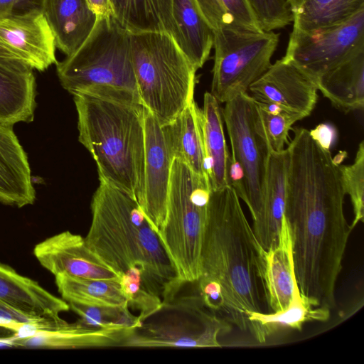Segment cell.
Masks as SVG:
<instances>
[{
	"mask_svg": "<svg viewBox=\"0 0 364 364\" xmlns=\"http://www.w3.org/2000/svg\"><path fill=\"white\" fill-rule=\"evenodd\" d=\"M222 117L230 138L232 156L243 170L245 203L254 225L262 210L267 165L271 151L257 104L247 92L238 94L225 102Z\"/></svg>",
	"mask_w": 364,
	"mask_h": 364,
	"instance_id": "obj_10",
	"label": "cell"
},
{
	"mask_svg": "<svg viewBox=\"0 0 364 364\" xmlns=\"http://www.w3.org/2000/svg\"><path fill=\"white\" fill-rule=\"evenodd\" d=\"M173 159L164 126L145 109L144 188L139 205L159 233L166 218Z\"/></svg>",
	"mask_w": 364,
	"mask_h": 364,
	"instance_id": "obj_13",
	"label": "cell"
},
{
	"mask_svg": "<svg viewBox=\"0 0 364 364\" xmlns=\"http://www.w3.org/2000/svg\"><path fill=\"white\" fill-rule=\"evenodd\" d=\"M211 188L208 178L174 159L160 237L183 284L200 276V251Z\"/></svg>",
	"mask_w": 364,
	"mask_h": 364,
	"instance_id": "obj_7",
	"label": "cell"
},
{
	"mask_svg": "<svg viewBox=\"0 0 364 364\" xmlns=\"http://www.w3.org/2000/svg\"><path fill=\"white\" fill-rule=\"evenodd\" d=\"M2 58V55H1V54L0 53V58Z\"/></svg>",
	"mask_w": 364,
	"mask_h": 364,
	"instance_id": "obj_43",
	"label": "cell"
},
{
	"mask_svg": "<svg viewBox=\"0 0 364 364\" xmlns=\"http://www.w3.org/2000/svg\"><path fill=\"white\" fill-rule=\"evenodd\" d=\"M318 90L336 108L350 112L364 107V49L321 76Z\"/></svg>",
	"mask_w": 364,
	"mask_h": 364,
	"instance_id": "obj_25",
	"label": "cell"
},
{
	"mask_svg": "<svg viewBox=\"0 0 364 364\" xmlns=\"http://www.w3.org/2000/svg\"><path fill=\"white\" fill-rule=\"evenodd\" d=\"M248 90L259 102H272L301 119L312 112L317 102L316 83L289 60H277Z\"/></svg>",
	"mask_w": 364,
	"mask_h": 364,
	"instance_id": "obj_14",
	"label": "cell"
},
{
	"mask_svg": "<svg viewBox=\"0 0 364 364\" xmlns=\"http://www.w3.org/2000/svg\"><path fill=\"white\" fill-rule=\"evenodd\" d=\"M80 142L96 162L100 181L141 203L145 157V108L75 95Z\"/></svg>",
	"mask_w": 364,
	"mask_h": 364,
	"instance_id": "obj_4",
	"label": "cell"
},
{
	"mask_svg": "<svg viewBox=\"0 0 364 364\" xmlns=\"http://www.w3.org/2000/svg\"><path fill=\"white\" fill-rule=\"evenodd\" d=\"M288 150L271 151L268 157L263 205L259 220L252 225L255 235L265 250L275 247L279 242L286 199V176Z\"/></svg>",
	"mask_w": 364,
	"mask_h": 364,
	"instance_id": "obj_19",
	"label": "cell"
},
{
	"mask_svg": "<svg viewBox=\"0 0 364 364\" xmlns=\"http://www.w3.org/2000/svg\"><path fill=\"white\" fill-rule=\"evenodd\" d=\"M18 0H0V18L13 14Z\"/></svg>",
	"mask_w": 364,
	"mask_h": 364,
	"instance_id": "obj_40",
	"label": "cell"
},
{
	"mask_svg": "<svg viewBox=\"0 0 364 364\" xmlns=\"http://www.w3.org/2000/svg\"><path fill=\"white\" fill-rule=\"evenodd\" d=\"M311 138L324 150L330 151L337 136L336 129L329 123H321L309 131Z\"/></svg>",
	"mask_w": 364,
	"mask_h": 364,
	"instance_id": "obj_37",
	"label": "cell"
},
{
	"mask_svg": "<svg viewBox=\"0 0 364 364\" xmlns=\"http://www.w3.org/2000/svg\"><path fill=\"white\" fill-rule=\"evenodd\" d=\"M35 199L27 154L12 125L0 122V203L22 208Z\"/></svg>",
	"mask_w": 364,
	"mask_h": 364,
	"instance_id": "obj_17",
	"label": "cell"
},
{
	"mask_svg": "<svg viewBox=\"0 0 364 364\" xmlns=\"http://www.w3.org/2000/svg\"><path fill=\"white\" fill-rule=\"evenodd\" d=\"M36 95L33 69L16 60L0 58V122L13 125L32 122Z\"/></svg>",
	"mask_w": 364,
	"mask_h": 364,
	"instance_id": "obj_21",
	"label": "cell"
},
{
	"mask_svg": "<svg viewBox=\"0 0 364 364\" xmlns=\"http://www.w3.org/2000/svg\"><path fill=\"white\" fill-rule=\"evenodd\" d=\"M0 301L24 315L37 318L58 319L61 312L70 309L65 300L1 262Z\"/></svg>",
	"mask_w": 364,
	"mask_h": 364,
	"instance_id": "obj_18",
	"label": "cell"
},
{
	"mask_svg": "<svg viewBox=\"0 0 364 364\" xmlns=\"http://www.w3.org/2000/svg\"><path fill=\"white\" fill-rule=\"evenodd\" d=\"M198 282L199 294L205 306L213 312L223 311L225 298L220 283L215 278L200 275Z\"/></svg>",
	"mask_w": 364,
	"mask_h": 364,
	"instance_id": "obj_36",
	"label": "cell"
},
{
	"mask_svg": "<svg viewBox=\"0 0 364 364\" xmlns=\"http://www.w3.org/2000/svg\"><path fill=\"white\" fill-rule=\"evenodd\" d=\"M41 11L66 56L74 53L92 31L98 16L87 0H43Z\"/></svg>",
	"mask_w": 364,
	"mask_h": 364,
	"instance_id": "obj_20",
	"label": "cell"
},
{
	"mask_svg": "<svg viewBox=\"0 0 364 364\" xmlns=\"http://www.w3.org/2000/svg\"><path fill=\"white\" fill-rule=\"evenodd\" d=\"M55 278L58 292L68 303L128 307L119 280L82 278L65 274H57Z\"/></svg>",
	"mask_w": 364,
	"mask_h": 364,
	"instance_id": "obj_30",
	"label": "cell"
},
{
	"mask_svg": "<svg viewBox=\"0 0 364 364\" xmlns=\"http://www.w3.org/2000/svg\"><path fill=\"white\" fill-rule=\"evenodd\" d=\"M279 42L272 31L255 32L235 27L214 31V65L210 93L219 103L247 92L269 68Z\"/></svg>",
	"mask_w": 364,
	"mask_h": 364,
	"instance_id": "obj_9",
	"label": "cell"
},
{
	"mask_svg": "<svg viewBox=\"0 0 364 364\" xmlns=\"http://www.w3.org/2000/svg\"><path fill=\"white\" fill-rule=\"evenodd\" d=\"M293 28L305 32L341 23L364 9V0H287Z\"/></svg>",
	"mask_w": 364,
	"mask_h": 364,
	"instance_id": "obj_29",
	"label": "cell"
},
{
	"mask_svg": "<svg viewBox=\"0 0 364 364\" xmlns=\"http://www.w3.org/2000/svg\"><path fill=\"white\" fill-rule=\"evenodd\" d=\"M92 220L85 239L119 277L135 269L148 289L166 302L185 284L157 230L129 193L100 181L91 202Z\"/></svg>",
	"mask_w": 364,
	"mask_h": 364,
	"instance_id": "obj_2",
	"label": "cell"
},
{
	"mask_svg": "<svg viewBox=\"0 0 364 364\" xmlns=\"http://www.w3.org/2000/svg\"><path fill=\"white\" fill-rule=\"evenodd\" d=\"M56 70L61 85L73 95L141 105L131 33L112 14L99 16L86 41L74 53L57 62Z\"/></svg>",
	"mask_w": 364,
	"mask_h": 364,
	"instance_id": "obj_5",
	"label": "cell"
},
{
	"mask_svg": "<svg viewBox=\"0 0 364 364\" xmlns=\"http://www.w3.org/2000/svg\"><path fill=\"white\" fill-rule=\"evenodd\" d=\"M173 0H109L112 14L130 33L159 32L173 38Z\"/></svg>",
	"mask_w": 364,
	"mask_h": 364,
	"instance_id": "obj_28",
	"label": "cell"
},
{
	"mask_svg": "<svg viewBox=\"0 0 364 364\" xmlns=\"http://www.w3.org/2000/svg\"><path fill=\"white\" fill-rule=\"evenodd\" d=\"M259 277L269 311L273 313L287 308L297 282L291 235L284 217L277 245L262 251Z\"/></svg>",
	"mask_w": 364,
	"mask_h": 364,
	"instance_id": "obj_16",
	"label": "cell"
},
{
	"mask_svg": "<svg viewBox=\"0 0 364 364\" xmlns=\"http://www.w3.org/2000/svg\"><path fill=\"white\" fill-rule=\"evenodd\" d=\"M131 48L141 105L170 124L194 101L197 70L167 33H131Z\"/></svg>",
	"mask_w": 364,
	"mask_h": 364,
	"instance_id": "obj_6",
	"label": "cell"
},
{
	"mask_svg": "<svg viewBox=\"0 0 364 364\" xmlns=\"http://www.w3.org/2000/svg\"><path fill=\"white\" fill-rule=\"evenodd\" d=\"M90 9L99 16L112 14L109 0H87Z\"/></svg>",
	"mask_w": 364,
	"mask_h": 364,
	"instance_id": "obj_39",
	"label": "cell"
},
{
	"mask_svg": "<svg viewBox=\"0 0 364 364\" xmlns=\"http://www.w3.org/2000/svg\"><path fill=\"white\" fill-rule=\"evenodd\" d=\"M246 315L251 323L250 333L259 343L280 331H301L309 321H325L330 317V309L318 307L299 290L298 284L293 291L291 303L285 309L273 313L247 311Z\"/></svg>",
	"mask_w": 364,
	"mask_h": 364,
	"instance_id": "obj_26",
	"label": "cell"
},
{
	"mask_svg": "<svg viewBox=\"0 0 364 364\" xmlns=\"http://www.w3.org/2000/svg\"><path fill=\"white\" fill-rule=\"evenodd\" d=\"M164 129L174 159L183 162L196 174L209 180L202 109L193 101L173 122L164 125Z\"/></svg>",
	"mask_w": 364,
	"mask_h": 364,
	"instance_id": "obj_23",
	"label": "cell"
},
{
	"mask_svg": "<svg viewBox=\"0 0 364 364\" xmlns=\"http://www.w3.org/2000/svg\"><path fill=\"white\" fill-rule=\"evenodd\" d=\"M202 120L208 175L211 191H216L230 186L228 172L231 155L225 141L222 109L208 92L203 97Z\"/></svg>",
	"mask_w": 364,
	"mask_h": 364,
	"instance_id": "obj_27",
	"label": "cell"
},
{
	"mask_svg": "<svg viewBox=\"0 0 364 364\" xmlns=\"http://www.w3.org/2000/svg\"><path fill=\"white\" fill-rule=\"evenodd\" d=\"M14 334V331H11L9 329L5 328L0 326V337L1 336H12Z\"/></svg>",
	"mask_w": 364,
	"mask_h": 364,
	"instance_id": "obj_42",
	"label": "cell"
},
{
	"mask_svg": "<svg viewBox=\"0 0 364 364\" xmlns=\"http://www.w3.org/2000/svg\"><path fill=\"white\" fill-rule=\"evenodd\" d=\"M43 1V0H18L13 14H23L33 10L41 11Z\"/></svg>",
	"mask_w": 364,
	"mask_h": 364,
	"instance_id": "obj_38",
	"label": "cell"
},
{
	"mask_svg": "<svg viewBox=\"0 0 364 364\" xmlns=\"http://www.w3.org/2000/svg\"><path fill=\"white\" fill-rule=\"evenodd\" d=\"M19 348V340L14 336H1L0 348Z\"/></svg>",
	"mask_w": 364,
	"mask_h": 364,
	"instance_id": "obj_41",
	"label": "cell"
},
{
	"mask_svg": "<svg viewBox=\"0 0 364 364\" xmlns=\"http://www.w3.org/2000/svg\"><path fill=\"white\" fill-rule=\"evenodd\" d=\"M68 304L70 309L80 316L77 321L89 327L134 329L141 324L138 316L132 314L127 306H87L75 303Z\"/></svg>",
	"mask_w": 364,
	"mask_h": 364,
	"instance_id": "obj_31",
	"label": "cell"
},
{
	"mask_svg": "<svg viewBox=\"0 0 364 364\" xmlns=\"http://www.w3.org/2000/svg\"><path fill=\"white\" fill-rule=\"evenodd\" d=\"M230 330L225 320L207 309L200 296H174L141 321L120 347L215 348Z\"/></svg>",
	"mask_w": 364,
	"mask_h": 364,
	"instance_id": "obj_8",
	"label": "cell"
},
{
	"mask_svg": "<svg viewBox=\"0 0 364 364\" xmlns=\"http://www.w3.org/2000/svg\"><path fill=\"white\" fill-rule=\"evenodd\" d=\"M258 110L264 134L271 151L275 152L284 151L286 144H289L288 136L292 125L302 119L299 116L286 112H282L278 114H271L259 107Z\"/></svg>",
	"mask_w": 364,
	"mask_h": 364,
	"instance_id": "obj_34",
	"label": "cell"
},
{
	"mask_svg": "<svg viewBox=\"0 0 364 364\" xmlns=\"http://www.w3.org/2000/svg\"><path fill=\"white\" fill-rule=\"evenodd\" d=\"M176 25L173 40L198 70L209 58L214 31L200 11L195 0H173Z\"/></svg>",
	"mask_w": 364,
	"mask_h": 364,
	"instance_id": "obj_24",
	"label": "cell"
},
{
	"mask_svg": "<svg viewBox=\"0 0 364 364\" xmlns=\"http://www.w3.org/2000/svg\"><path fill=\"white\" fill-rule=\"evenodd\" d=\"M264 248L234 188L211 191L200 251V275L221 284L224 312L240 330L251 331L246 312L262 311L259 269Z\"/></svg>",
	"mask_w": 364,
	"mask_h": 364,
	"instance_id": "obj_3",
	"label": "cell"
},
{
	"mask_svg": "<svg viewBox=\"0 0 364 364\" xmlns=\"http://www.w3.org/2000/svg\"><path fill=\"white\" fill-rule=\"evenodd\" d=\"M262 31L282 28L293 21L287 0H247Z\"/></svg>",
	"mask_w": 364,
	"mask_h": 364,
	"instance_id": "obj_33",
	"label": "cell"
},
{
	"mask_svg": "<svg viewBox=\"0 0 364 364\" xmlns=\"http://www.w3.org/2000/svg\"><path fill=\"white\" fill-rule=\"evenodd\" d=\"M364 49V9L341 23L305 32L293 28L283 57L316 83L358 51Z\"/></svg>",
	"mask_w": 364,
	"mask_h": 364,
	"instance_id": "obj_11",
	"label": "cell"
},
{
	"mask_svg": "<svg viewBox=\"0 0 364 364\" xmlns=\"http://www.w3.org/2000/svg\"><path fill=\"white\" fill-rule=\"evenodd\" d=\"M33 253L39 263L54 276L120 281L119 275L87 245L85 237L67 230L37 244Z\"/></svg>",
	"mask_w": 364,
	"mask_h": 364,
	"instance_id": "obj_15",
	"label": "cell"
},
{
	"mask_svg": "<svg viewBox=\"0 0 364 364\" xmlns=\"http://www.w3.org/2000/svg\"><path fill=\"white\" fill-rule=\"evenodd\" d=\"M53 32L41 10L0 18V53L39 71L56 63Z\"/></svg>",
	"mask_w": 364,
	"mask_h": 364,
	"instance_id": "obj_12",
	"label": "cell"
},
{
	"mask_svg": "<svg viewBox=\"0 0 364 364\" xmlns=\"http://www.w3.org/2000/svg\"><path fill=\"white\" fill-rule=\"evenodd\" d=\"M346 194L350 196L353 210L351 230L364 218V141L359 145L354 162L350 165H339Z\"/></svg>",
	"mask_w": 364,
	"mask_h": 364,
	"instance_id": "obj_32",
	"label": "cell"
},
{
	"mask_svg": "<svg viewBox=\"0 0 364 364\" xmlns=\"http://www.w3.org/2000/svg\"><path fill=\"white\" fill-rule=\"evenodd\" d=\"M133 329L96 328L77 321H65L53 328L41 330L33 336L19 340V347L41 349H76L120 347Z\"/></svg>",
	"mask_w": 364,
	"mask_h": 364,
	"instance_id": "obj_22",
	"label": "cell"
},
{
	"mask_svg": "<svg viewBox=\"0 0 364 364\" xmlns=\"http://www.w3.org/2000/svg\"><path fill=\"white\" fill-rule=\"evenodd\" d=\"M289 143L284 217L291 240L300 292L316 306L331 309L349 235L339 165L305 128Z\"/></svg>",
	"mask_w": 364,
	"mask_h": 364,
	"instance_id": "obj_1",
	"label": "cell"
},
{
	"mask_svg": "<svg viewBox=\"0 0 364 364\" xmlns=\"http://www.w3.org/2000/svg\"><path fill=\"white\" fill-rule=\"evenodd\" d=\"M234 26L255 32L262 31L247 0H220Z\"/></svg>",
	"mask_w": 364,
	"mask_h": 364,
	"instance_id": "obj_35",
	"label": "cell"
}]
</instances>
